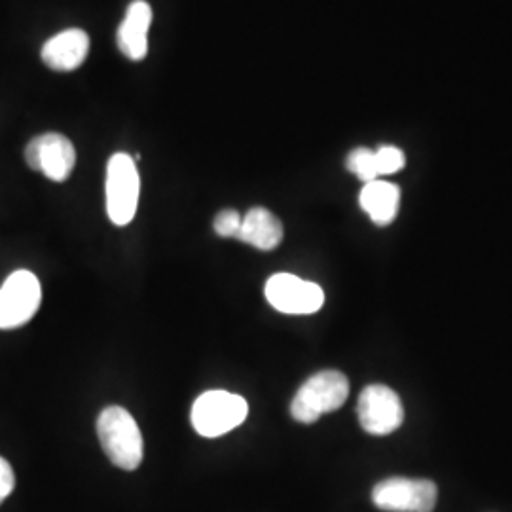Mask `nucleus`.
Masks as SVG:
<instances>
[{
	"label": "nucleus",
	"mask_w": 512,
	"mask_h": 512,
	"mask_svg": "<svg viewBox=\"0 0 512 512\" xmlns=\"http://www.w3.org/2000/svg\"><path fill=\"white\" fill-rule=\"evenodd\" d=\"M97 437L107 458L124 471L143 461V435L135 418L122 406H109L97 418Z\"/></svg>",
	"instance_id": "nucleus-1"
},
{
	"label": "nucleus",
	"mask_w": 512,
	"mask_h": 512,
	"mask_svg": "<svg viewBox=\"0 0 512 512\" xmlns=\"http://www.w3.org/2000/svg\"><path fill=\"white\" fill-rule=\"evenodd\" d=\"M349 380L340 370H321L302 385L291 403V414L300 423H315L323 414L348 401Z\"/></svg>",
	"instance_id": "nucleus-2"
},
{
	"label": "nucleus",
	"mask_w": 512,
	"mask_h": 512,
	"mask_svg": "<svg viewBox=\"0 0 512 512\" xmlns=\"http://www.w3.org/2000/svg\"><path fill=\"white\" fill-rule=\"evenodd\" d=\"M249 404L228 391H205L192 406L190 420L198 435L207 439H217L234 431L247 420Z\"/></svg>",
	"instance_id": "nucleus-3"
},
{
	"label": "nucleus",
	"mask_w": 512,
	"mask_h": 512,
	"mask_svg": "<svg viewBox=\"0 0 512 512\" xmlns=\"http://www.w3.org/2000/svg\"><path fill=\"white\" fill-rule=\"evenodd\" d=\"M141 194L137 162L124 152L110 156L107 165V213L112 224L128 226L135 219Z\"/></svg>",
	"instance_id": "nucleus-4"
},
{
	"label": "nucleus",
	"mask_w": 512,
	"mask_h": 512,
	"mask_svg": "<svg viewBox=\"0 0 512 512\" xmlns=\"http://www.w3.org/2000/svg\"><path fill=\"white\" fill-rule=\"evenodd\" d=\"M437 497V484L425 478L393 476L372 490L374 505L387 512H433Z\"/></svg>",
	"instance_id": "nucleus-5"
},
{
	"label": "nucleus",
	"mask_w": 512,
	"mask_h": 512,
	"mask_svg": "<svg viewBox=\"0 0 512 512\" xmlns=\"http://www.w3.org/2000/svg\"><path fill=\"white\" fill-rule=\"evenodd\" d=\"M42 302V287L37 275L18 270L0 287V329H18L27 325Z\"/></svg>",
	"instance_id": "nucleus-6"
},
{
	"label": "nucleus",
	"mask_w": 512,
	"mask_h": 512,
	"mask_svg": "<svg viewBox=\"0 0 512 512\" xmlns=\"http://www.w3.org/2000/svg\"><path fill=\"white\" fill-rule=\"evenodd\" d=\"M264 294L274 310L289 315H310L325 304V293L317 283L293 274L272 275L266 281Z\"/></svg>",
	"instance_id": "nucleus-7"
},
{
	"label": "nucleus",
	"mask_w": 512,
	"mask_h": 512,
	"mask_svg": "<svg viewBox=\"0 0 512 512\" xmlns=\"http://www.w3.org/2000/svg\"><path fill=\"white\" fill-rule=\"evenodd\" d=\"M357 416L366 433L389 435L403 425L401 397L387 385H368L359 397Z\"/></svg>",
	"instance_id": "nucleus-8"
},
{
	"label": "nucleus",
	"mask_w": 512,
	"mask_h": 512,
	"mask_svg": "<svg viewBox=\"0 0 512 512\" xmlns=\"http://www.w3.org/2000/svg\"><path fill=\"white\" fill-rule=\"evenodd\" d=\"M25 160L31 169L44 173L50 181L63 183L73 173L76 150L65 135L44 133L27 145Z\"/></svg>",
	"instance_id": "nucleus-9"
},
{
	"label": "nucleus",
	"mask_w": 512,
	"mask_h": 512,
	"mask_svg": "<svg viewBox=\"0 0 512 512\" xmlns=\"http://www.w3.org/2000/svg\"><path fill=\"white\" fill-rule=\"evenodd\" d=\"M90 52V37L82 29H67L50 38L42 48V61L61 73L78 69Z\"/></svg>",
	"instance_id": "nucleus-10"
},
{
	"label": "nucleus",
	"mask_w": 512,
	"mask_h": 512,
	"mask_svg": "<svg viewBox=\"0 0 512 512\" xmlns=\"http://www.w3.org/2000/svg\"><path fill=\"white\" fill-rule=\"evenodd\" d=\"M152 23V8L147 0H135L118 27V48L133 61H141L148 54V29Z\"/></svg>",
	"instance_id": "nucleus-11"
},
{
	"label": "nucleus",
	"mask_w": 512,
	"mask_h": 512,
	"mask_svg": "<svg viewBox=\"0 0 512 512\" xmlns=\"http://www.w3.org/2000/svg\"><path fill=\"white\" fill-rule=\"evenodd\" d=\"M236 239L258 251H272L283 241V224L272 211L253 207L243 220Z\"/></svg>",
	"instance_id": "nucleus-12"
},
{
	"label": "nucleus",
	"mask_w": 512,
	"mask_h": 512,
	"mask_svg": "<svg viewBox=\"0 0 512 512\" xmlns=\"http://www.w3.org/2000/svg\"><path fill=\"white\" fill-rule=\"evenodd\" d=\"M359 203L374 224L387 226L395 220L399 213L401 190L397 184L378 179V181H372L363 186Z\"/></svg>",
	"instance_id": "nucleus-13"
},
{
	"label": "nucleus",
	"mask_w": 512,
	"mask_h": 512,
	"mask_svg": "<svg viewBox=\"0 0 512 512\" xmlns=\"http://www.w3.org/2000/svg\"><path fill=\"white\" fill-rule=\"evenodd\" d=\"M348 169L365 184L380 179L376 156L370 148H355L348 156Z\"/></svg>",
	"instance_id": "nucleus-14"
},
{
	"label": "nucleus",
	"mask_w": 512,
	"mask_h": 512,
	"mask_svg": "<svg viewBox=\"0 0 512 512\" xmlns=\"http://www.w3.org/2000/svg\"><path fill=\"white\" fill-rule=\"evenodd\" d=\"M374 156H376V167H378L380 177L393 175L404 167V154L401 148L380 147L378 150H374Z\"/></svg>",
	"instance_id": "nucleus-15"
},
{
	"label": "nucleus",
	"mask_w": 512,
	"mask_h": 512,
	"mask_svg": "<svg viewBox=\"0 0 512 512\" xmlns=\"http://www.w3.org/2000/svg\"><path fill=\"white\" fill-rule=\"evenodd\" d=\"M241 220H243V217L239 215L238 211L224 209L215 217L213 226H215V232L219 234L220 238H236L239 228H241Z\"/></svg>",
	"instance_id": "nucleus-16"
},
{
	"label": "nucleus",
	"mask_w": 512,
	"mask_h": 512,
	"mask_svg": "<svg viewBox=\"0 0 512 512\" xmlns=\"http://www.w3.org/2000/svg\"><path fill=\"white\" fill-rule=\"evenodd\" d=\"M16 476L12 471V465L4 458H0V503L14 492Z\"/></svg>",
	"instance_id": "nucleus-17"
}]
</instances>
